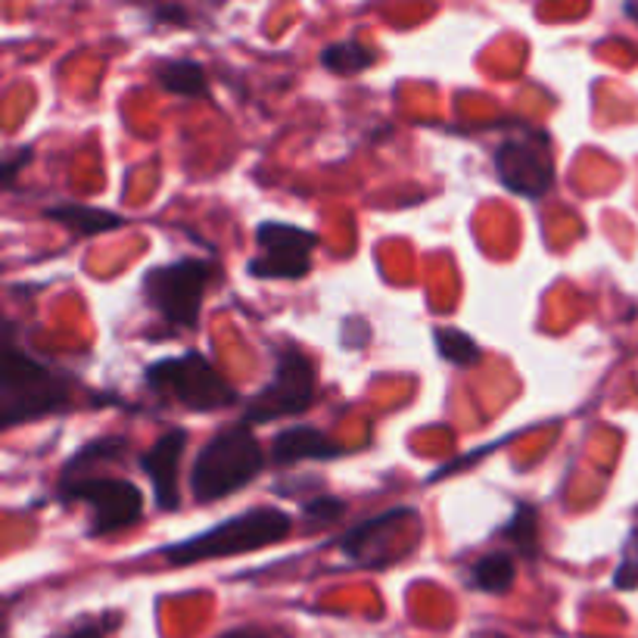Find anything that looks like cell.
<instances>
[{"mask_svg":"<svg viewBox=\"0 0 638 638\" xmlns=\"http://www.w3.org/2000/svg\"><path fill=\"white\" fill-rule=\"evenodd\" d=\"M72 405V377L38 361L13 343V328L3 340L0 355V424L10 430L16 424L66 412Z\"/></svg>","mask_w":638,"mask_h":638,"instance_id":"obj_1","label":"cell"},{"mask_svg":"<svg viewBox=\"0 0 638 638\" xmlns=\"http://www.w3.org/2000/svg\"><path fill=\"white\" fill-rule=\"evenodd\" d=\"M293 532V517L274 505L246 507L234 517H224L216 527L203 529L191 539H181L172 545H162L159 557L172 567H191L199 561H219V557H237L249 551L281 545Z\"/></svg>","mask_w":638,"mask_h":638,"instance_id":"obj_2","label":"cell"},{"mask_svg":"<svg viewBox=\"0 0 638 638\" xmlns=\"http://www.w3.org/2000/svg\"><path fill=\"white\" fill-rule=\"evenodd\" d=\"M265 467L262 442L249 424H231L199 449L191 467V492L197 505H216L241 492Z\"/></svg>","mask_w":638,"mask_h":638,"instance_id":"obj_3","label":"cell"},{"mask_svg":"<svg viewBox=\"0 0 638 638\" xmlns=\"http://www.w3.org/2000/svg\"><path fill=\"white\" fill-rule=\"evenodd\" d=\"M221 268L216 259L184 256L169 265H156L144 274V303L172 328V331H197L203 299L209 286L219 281Z\"/></svg>","mask_w":638,"mask_h":638,"instance_id":"obj_4","label":"cell"},{"mask_svg":"<svg viewBox=\"0 0 638 638\" xmlns=\"http://www.w3.org/2000/svg\"><path fill=\"white\" fill-rule=\"evenodd\" d=\"M144 380L156 396L175 402L187 412H221L237 405V390L219 375V368L197 349L159 358L144 368Z\"/></svg>","mask_w":638,"mask_h":638,"instance_id":"obj_5","label":"cell"},{"mask_svg":"<svg viewBox=\"0 0 638 638\" xmlns=\"http://www.w3.org/2000/svg\"><path fill=\"white\" fill-rule=\"evenodd\" d=\"M318 371L303 349L286 346L274 353V375L243 408V424L259 427L281 418H299L315 405Z\"/></svg>","mask_w":638,"mask_h":638,"instance_id":"obj_6","label":"cell"},{"mask_svg":"<svg viewBox=\"0 0 638 638\" xmlns=\"http://www.w3.org/2000/svg\"><path fill=\"white\" fill-rule=\"evenodd\" d=\"M495 175L502 187L517 197L539 199L551 194L554 187V150L551 134L536 125H517L492 154Z\"/></svg>","mask_w":638,"mask_h":638,"instance_id":"obj_7","label":"cell"},{"mask_svg":"<svg viewBox=\"0 0 638 638\" xmlns=\"http://www.w3.org/2000/svg\"><path fill=\"white\" fill-rule=\"evenodd\" d=\"M57 499L88 507V536H112L134 527L144 517V492L128 477L97 474L88 480L60 486Z\"/></svg>","mask_w":638,"mask_h":638,"instance_id":"obj_8","label":"cell"},{"mask_svg":"<svg viewBox=\"0 0 638 638\" xmlns=\"http://www.w3.org/2000/svg\"><path fill=\"white\" fill-rule=\"evenodd\" d=\"M259 253L246 262V274L256 281H303L311 271V253L318 234L286 221H262L256 228Z\"/></svg>","mask_w":638,"mask_h":638,"instance_id":"obj_9","label":"cell"},{"mask_svg":"<svg viewBox=\"0 0 638 638\" xmlns=\"http://www.w3.org/2000/svg\"><path fill=\"white\" fill-rule=\"evenodd\" d=\"M418 524L415 507H390L377 517L361 520L340 539V551L358 567H387L396 561V551L390 549L405 529Z\"/></svg>","mask_w":638,"mask_h":638,"instance_id":"obj_10","label":"cell"},{"mask_svg":"<svg viewBox=\"0 0 638 638\" xmlns=\"http://www.w3.org/2000/svg\"><path fill=\"white\" fill-rule=\"evenodd\" d=\"M187 430L172 427L137 458L140 470L150 477L154 486V502L159 511H177L181 507V492H177V477H181V458L187 449Z\"/></svg>","mask_w":638,"mask_h":638,"instance_id":"obj_11","label":"cell"},{"mask_svg":"<svg viewBox=\"0 0 638 638\" xmlns=\"http://www.w3.org/2000/svg\"><path fill=\"white\" fill-rule=\"evenodd\" d=\"M346 452L349 449L331 440L324 430L308 427V424H293V427H284L274 433L268 458L278 467H290V464L299 462H333V458H343Z\"/></svg>","mask_w":638,"mask_h":638,"instance_id":"obj_12","label":"cell"},{"mask_svg":"<svg viewBox=\"0 0 638 638\" xmlns=\"http://www.w3.org/2000/svg\"><path fill=\"white\" fill-rule=\"evenodd\" d=\"M128 458V440L112 433V437H100V440L85 442L60 470V486L75 483V480H88L103 474V467L110 464H122Z\"/></svg>","mask_w":638,"mask_h":638,"instance_id":"obj_13","label":"cell"},{"mask_svg":"<svg viewBox=\"0 0 638 638\" xmlns=\"http://www.w3.org/2000/svg\"><path fill=\"white\" fill-rule=\"evenodd\" d=\"M47 219L63 224L69 231H75L78 237H94V234H107L119 231L125 219L119 212L100 209V206H82V203H63V206H50L45 212Z\"/></svg>","mask_w":638,"mask_h":638,"instance_id":"obj_14","label":"cell"},{"mask_svg":"<svg viewBox=\"0 0 638 638\" xmlns=\"http://www.w3.org/2000/svg\"><path fill=\"white\" fill-rule=\"evenodd\" d=\"M156 85L175 97H206L209 94V75L197 60L177 57V60H162L154 69Z\"/></svg>","mask_w":638,"mask_h":638,"instance_id":"obj_15","label":"cell"},{"mask_svg":"<svg viewBox=\"0 0 638 638\" xmlns=\"http://www.w3.org/2000/svg\"><path fill=\"white\" fill-rule=\"evenodd\" d=\"M517 582V561L505 549L486 551L483 557L470 567V586L486 594H507Z\"/></svg>","mask_w":638,"mask_h":638,"instance_id":"obj_16","label":"cell"},{"mask_svg":"<svg viewBox=\"0 0 638 638\" xmlns=\"http://www.w3.org/2000/svg\"><path fill=\"white\" fill-rule=\"evenodd\" d=\"M377 63V50L371 47H365L361 41H355V38H346V41H333L321 50V66L333 72V75H343V78H349V75H358V72H365V69H371Z\"/></svg>","mask_w":638,"mask_h":638,"instance_id":"obj_17","label":"cell"},{"mask_svg":"<svg viewBox=\"0 0 638 638\" xmlns=\"http://www.w3.org/2000/svg\"><path fill=\"white\" fill-rule=\"evenodd\" d=\"M499 536L511 542L517 554H524L527 561H536L539 557V511L527 502H520Z\"/></svg>","mask_w":638,"mask_h":638,"instance_id":"obj_18","label":"cell"},{"mask_svg":"<svg viewBox=\"0 0 638 638\" xmlns=\"http://www.w3.org/2000/svg\"><path fill=\"white\" fill-rule=\"evenodd\" d=\"M433 343H437V353H440L449 365H455V368H474V365L483 358L480 343H477L470 333L458 331V328H452V324L433 328Z\"/></svg>","mask_w":638,"mask_h":638,"instance_id":"obj_19","label":"cell"},{"mask_svg":"<svg viewBox=\"0 0 638 638\" xmlns=\"http://www.w3.org/2000/svg\"><path fill=\"white\" fill-rule=\"evenodd\" d=\"M349 511V505L343 502V499H336V495H311L308 502H303L299 507V514H303V520H306L308 527H331L336 524L343 514Z\"/></svg>","mask_w":638,"mask_h":638,"instance_id":"obj_20","label":"cell"},{"mask_svg":"<svg viewBox=\"0 0 638 638\" xmlns=\"http://www.w3.org/2000/svg\"><path fill=\"white\" fill-rule=\"evenodd\" d=\"M614 589L619 592H636L638 589V527L629 529L623 551H619V564L614 570Z\"/></svg>","mask_w":638,"mask_h":638,"instance_id":"obj_21","label":"cell"},{"mask_svg":"<svg viewBox=\"0 0 638 638\" xmlns=\"http://www.w3.org/2000/svg\"><path fill=\"white\" fill-rule=\"evenodd\" d=\"M119 626V614H107L100 619H82L75 626H69L66 633L53 638H110V633Z\"/></svg>","mask_w":638,"mask_h":638,"instance_id":"obj_22","label":"cell"},{"mask_svg":"<svg viewBox=\"0 0 638 638\" xmlns=\"http://www.w3.org/2000/svg\"><path fill=\"white\" fill-rule=\"evenodd\" d=\"M150 16H154L156 25H175V28H187L194 23L191 10L181 7V3H156V7H150Z\"/></svg>","mask_w":638,"mask_h":638,"instance_id":"obj_23","label":"cell"},{"mask_svg":"<svg viewBox=\"0 0 638 638\" xmlns=\"http://www.w3.org/2000/svg\"><path fill=\"white\" fill-rule=\"evenodd\" d=\"M28 159H32V147H20L16 154L7 156V162H3V169H0V177H3V187H7V191L13 187V181H16V172L23 169Z\"/></svg>","mask_w":638,"mask_h":638,"instance_id":"obj_24","label":"cell"},{"mask_svg":"<svg viewBox=\"0 0 638 638\" xmlns=\"http://www.w3.org/2000/svg\"><path fill=\"white\" fill-rule=\"evenodd\" d=\"M306 486H311V489H321V477H303V480H286V483H278L274 486V492L278 495H299Z\"/></svg>","mask_w":638,"mask_h":638,"instance_id":"obj_25","label":"cell"},{"mask_svg":"<svg viewBox=\"0 0 638 638\" xmlns=\"http://www.w3.org/2000/svg\"><path fill=\"white\" fill-rule=\"evenodd\" d=\"M216 638H278L271 629H265V626H234V629H228V633H221Z\"/></svg>","mask_w":638,"mask_h":638,"instance_id":"obj_26","label":"cell"},{"mask_svg":"<svg viewBox=\"0 0 638 638\" xmlns=\"http://www.w3.org/2000/svg\"><path fill=\"white\" fill-rule=\"evenodd\" d=\"M623 13H626V16H629L633 23H638V0H633V3H626V7H623Z\"/></svg>","mask_w":638,"mask_h":638,"instance_id":"obj_27","label":"cell"}]
</instances>
